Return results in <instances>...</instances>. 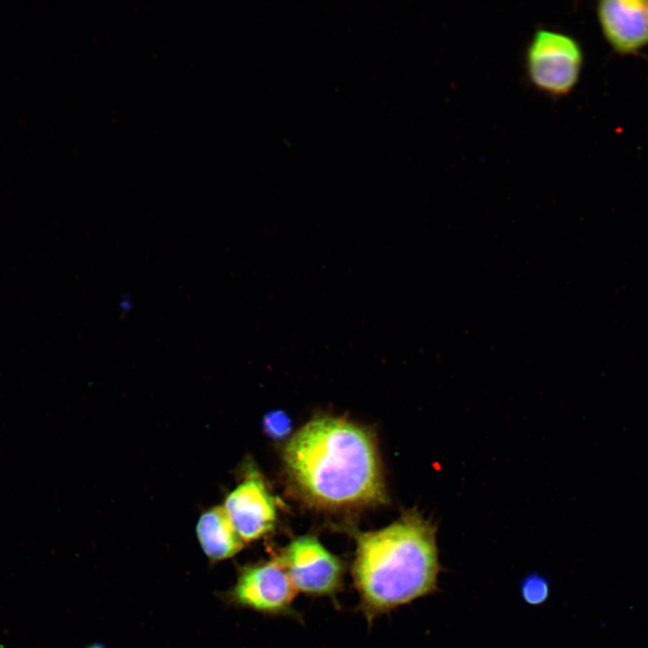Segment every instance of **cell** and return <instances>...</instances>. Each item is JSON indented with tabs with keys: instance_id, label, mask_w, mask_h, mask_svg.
<instances>
[{
	"instance_id": "3",
	"label": "cell",
	"mask_w": 648,
	"mask_h": 648,
	"mask_svg": "<svg viewBox=\"0 0 648 648\" xmlns=\"http://www.w3.org/2000/svg\"><path fill=\"white\" fill-rule=\"evenodd\" d=\"M584 63L579 41L562 31L536 30L524 55L527 80L541 94L552 98L568 95L577 86Z\"/></svg>"
},
{
	"instance_id": "6",
	"label": "cell",
	"mask_w": 648,
	"mask_h": 648,
	"mask_svg": "<svg viewBox=\"0 0 648 648\" xmlns=\"http://www.w3.org/2000/svg\"><path fill=\"white\" fill-rule=\"evenodd\" d=\"M223 508L244 543L263 537L274 526L276 508L273 496L256 476L238 484L226 497Z\"/></svg>"
},
{
	"instance_id": "12",
	"label": "cell",
	"mask_w": 648,
	"mask_h": 648,
	"mask_svg": "<svg viewBox=\"0 0 648 648\" xmlns=\"http://www.w3.org/2000/svg\"><path fill=\"white\" fill-rule=\"evenodd\" d=\"M645 5H646V11H647V14H648V1H645Z\"/></svg>"
},
{
	"instance_id": "2",
	"label": "cell",
	"mask_w": 648,
	"mask_h": 648,
	"mask_svg": "<svg viewBox=\"0 0 648 648\" xmlns=\"http://www.w3.org/2000/svg\"><path fill=\"white\" fill-rule=\"evenodd\" d=\"M436 527L416 511L357 537L352 577L368 620L438 591Z\"/></svg>"
},
{
	"instance_id": "7",
	"label": "cell",
	"mask_w": 648,
	"mask_h": 648,
	"mask_svg": "<svg viewBox=\"0 0 648 648\" xmlns=\"http://www.w3.org/2000/svg\"><path fill=\"white\" fill-rule=\"evenodd\" d=\"M597 16L605 40L617 53L630 55L648 46L645 1L603 0Z\"/></svg>"
},
{
	"instance_id": "1",
	"label": "cell",
	"mask_w": 648,
	"mask_h": 648,
	"mask_svg": "<svg viewBox=\"0 0 648 648\" xmlns=\"http://www.w3.org/2000/svg\"><path fill=\"white\" fill-rule=\"evenodd\" d=\"M284 461L296 485L316 505L353 507L385 499L372 437L344 419L307 423L288 442Z\"/></svg>"
},
{
	"instance_id": "8",
	"label": "cell",
	"mask_w": 648,
	"mask_h": 648,
	"mask_svg": "<svg viewBox=\"0 0 648 648\" xmlns=\"http://www.w3.org/2000/svg\"><path fill=\"white\" fill-rule=\"evenodd\" d=\"M196 536L210 562L233 557L244 547V542L233 527L223 507L204 511L196 524Z\"/></svg>"
},
{
	"instance_id": "11",
	"label": "cell",
	"mask_w": 648,
	"mask_h": 648,
	"mask_svg": "<svg viewBox=\"0 0 648 648\" xmlns=\"http://www.w3.org/2000/svg\"><path fill=\"white\" fill-rule=\"evenodd\" d=\"M86 648H105V647L101 644H93Z\"/></svg>"
},
{
	"instance_id": "10",
	"label": "cell",
	"mask_w": 648,
	"mask_h": 648,
	"mask_svg": "<svg viewBox=\"0 0 648 648\" xmlns=\"http://www.w3.org/2000/svg\"><path fill=\"white\" fill-rule=\"evenodd\" d=\"M263 427L266 434L274 439L285 437L292 429L290 418L282 410H274L266 414Z\"/></svg>"
},
{
	"instance_id": "5",
	"label": "cell",
	"mask_w": 648,
	"mask_h": 648,
	"mask_svg": "<svg viewBox=\"0 0 648 648\" xmlns=\"http://www.w3.org/2000/svg\"><path fill=\"white\" fill-rule=\"evenodd\" d=\"M277 558L297 592L333 597L343 586V562L314 536L295 538Z\"/></svg>"
},
{
	"instance_id": "9",
	"label": "cell",
	"mask_w": 648,
	"mask_h": 648,
	"mask_svg": "<svg viewBox=\"0 0 648 648\" xmlns=\"http://www.w3.org/2000/svg\"><path fill=\"white\" fill-rule=\"evenodd\" d=\"M520 592L522 598L527 605H542L549 597V583L544 577L532 573L523 580Z\"/></svg>"
},
{
	"instance_id": "4",
	"label": "cell",
	"mask_w": 648,
	"mask_h": 648,
	"mask_svg": "<svg viewBox=\"0 0 648 648\" xmlns=\"http://www.w3.org/2000/svg\"><path fill=\"white\" fill-rule=\"evenodd\" d=\"M297 591L277 557L240 567L224 598L230 605L266 615H288Z\"/></svg>"
}]
</instances>
